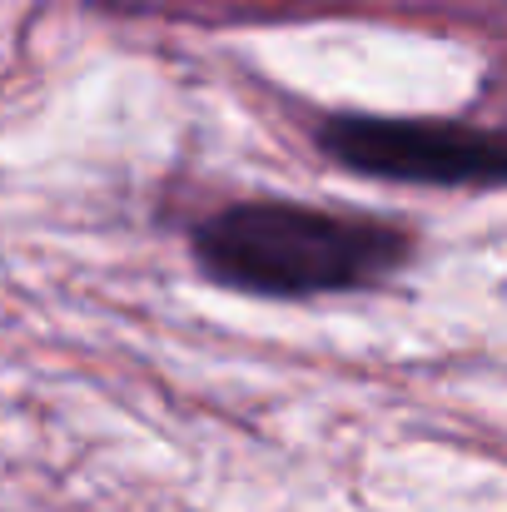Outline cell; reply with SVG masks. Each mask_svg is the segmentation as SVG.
Returning <instances> with one entry per match:
<instances>
[{
    "label": "cell",
    "instance_id": "1",
    "mask_svg": "<svg viewBox=\"0 0 507 512\" xmlns=\"http://www.w3.org/2000/svg\"><path fill=\"white\" fill-rule=\"evenodd\" d=\"M408 234L378 219H343L304 204H239L199 234L214 279L249 294H334L393 274Z\"/></svg>",
    "mask_w": 507,
    "mask_h": 512
},
{
    "label": "cell",
    "instance_id": "2",
    "mask_svg": "<svg viewBox=\"0 0 507 512\" xmlns=\"http://www.w3.org/2000/svg\"><path fill=\"white\" fill-rule=\"evenodd\" d=\"M324 150L338 165L383 179L413 184H498L503 145L498 135L463 130V125H423V120H363L343 115L324 125Z\"/></svg>",
    "mask_w": 507,
    "mask_h": 512
}]
</instances>
